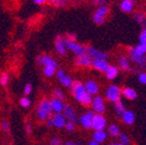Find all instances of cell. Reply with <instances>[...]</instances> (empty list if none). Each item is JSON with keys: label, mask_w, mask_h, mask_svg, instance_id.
Wrapping results in <instances>:
<instances>
[{"label": "cell", "mask_w": 146, "mask_h": 145, "mask_svg": "<svg viewBox=\"0 0 146 145\" xmlns=\"http://www.w3.org/2000/svg\"><path fill=\"white\" fill-rule=\"evenodd\" d=\"M70 88H72V92H73L74 96L79 103H81L84 106L91 105L92 96L86 92V90L84 88V84H82L80 81H74Z\"/></svg>", "instance_id": "1"}, {"label": "cell", "mask_w": 146, "mask_h": 145, "mask_svg": "<svg viewBox=\"0 0 146 145\" xmlns=\"http://www.w3.org/2000/svg\"><path fill=\"white\" fill-rule=\"evenodd\" d=\"M36 114L40 120H48L50 116H52V110L50 107V100H44L39 103L37 107Z\"/></svg>", "instance_id": "2"}, {"label": "cell", "mask_w": 146, "mask_h": 145, "mask_svg": "<svg viewBox=\"0 0 146 145\" xmlns=\"http://www.w3.org/2000/svg\"><path fill=\"white\" fill-rule=\"evenodd\" d=\"M64 45L66 47V49H70L72 52L76 54L78 57L83 56L86 54V48H84L82 45L78 44L76 42H70V41H64Z\"/></svg>", "instance_id": "3"}, {"label": "cell", "mask_w": 146, "mask_h": 145, "mask_svg": "<svg viewBox=\"0 0 146 145\" xmlns=\"http://www.w3.org/2000/svg\"><path fill=\"white\" fill-rule=\"evenodd\" d=\"M86 54H87L92 60H107L108 57H109L106 52L100 51L93 47L86 48Z\"/></svg>", "instance_id": "4"}, {"label": "cell", "mask_w": 146, "mask_h": 145, "mask_svg": "<svg viewBox=\"0 0 146 145\" xmlns=\"http://www.w3.org/2000/svg\"><path fill=\"white\" fill-rule=\"evenodd\" d=\"M120 95H121V90L120 88L116 85H111L108 87L107 91H106V98L110 100V102H118L120 100Z\"/></svg>", "instance_id": "5"}, {"label": "cell", "mask_w": 146, "mask_h": 145, "mask_svg": "<svg viewBox=\"0 0 146 145\" xmlns=\"http://www.w3.org/2000/svg\"><path fill=\"white\" fill-rule=\"evenodd\" d=\"M107 126V120L103 116V114H94L92 118V124L91 128L94 131H104Z\"/></svg>", "instance_id": "6"}, {"label": "cell", "mask_w": 146, "mask_h": 145, "mask_svg": "<svg viewBox=\"0 0 146 145\" xmlns=\"http://www.w3.org/2000/svg\"><path fill=\"white\" fill-rule=\"evenodd\" d=\"M91 106H92L93 111H96V114H103L106 110L105 108V103H104V98L100 96V95H96V98H93L91 100Z\"/></svg>", "instance_id": "7"}, {"label": "cell", "mask_w": 146, "mask_h": 145, "mask_svg": "<svg viewBox=\"0 0 146 145\" xmlns=\"http://www.w3.org/2000/svg\"><path fill=\"white\" fill-rule=\"evenodd\" d=\"M62 115L64 116L65 119H68V121H72V122H77L78 118H77L76 111L70 105H64L63 111H62Z\"/></svg>", "instance_id": "8"}, {"label": "cell", "mask_w": 146, "mask_h": 145, "mask_svg": "<svg viewBox=\"0 0 146 145\" xmlns=\"http://www.w3.org/2000/svg\"><path fill=\"white\" fill-rule=\"evenodd\" d=\"M93 113L92 111H88L85 114H83L80 117V122H81L82 126L85 128H91V124H92V118H93Z\"/></svg>", "instance_id": "9"}, {"label": "cell", "mask_w": 146, "mask_h": 145, "mask_svg": "<svg viewBox=\"0 0 146 145\" xmlns=\"http://www.w3.org/2000/svg\"><path fill=\"white\" fill-rule=\"evenodd\" d=\"M129 57H131V60H132V61H134L140 67H145L146 63H145V61H144V56L137 55L133 48H129Z\"/></svg>", "instance_id": "10"}, {"label": "cell", "mask_w": 146, "mask_h": 145, "mask_svg": "<svg viewBox=\"0 0 146 145\" xmlns=\"http://www.w3.org/2000/svg\"><path fill=\"white\" fill-rule=\"evenodd\" d=\"M50 107L51 110L54 111L55 113H62L63 108H64V104L61 100L54 98L50 100Z\"/></svg>", "instance_id": "11"}, {"label": "cell", "mask_w": 146, "mask_h": 145, "mask_svg": "<svg viewBox=\"0 0 146 145\" xmlns=\"http://www.w3.org/2000/svg\"><path fill=\"white\" fill-rule=\"evenodd\" d=\"M37 61H38L39 64H42L45 67H57V62L54 60L52 57H50L49 55H42L39 56L38 58H37Z\"/></svg>", "instance_id": "12"}, {"label": "cell", "mask_w": 146, "mask_h": 145, "mask_svg": "<svg viewBox=\"0 0 146 145\" xmlns=\"http://www.w3.org/2000/svg\"><path fill=\"white\" fill-rule=\"evenodd\" d=\"M52 120H53V126L57 128H64L65 123H66V119L62 115V113H55L54 116L52 117Z\"/></svg>", "instance_id": "13"}, {"label": "cell", "mask_w": 146, "mask_h": 145, "mask_svg": "<svg viewBox=\"0 0 146 145\" xmlns=\"http://www.w3.org/2000/svg\"><path fill=\"white\" fill-rule=\"evenodd\" d=\"M84 88H85V90H86V92H87L89 95H91V96H92L93 94H96L98 92V89H100L98 83L92 81V80H89V81L86 82V83L84 84Z\"/></svg>", "instance_id": "14"}, {"label": "cell", "mask_w": 146, "mask_h": 145, "mask_svg": "<svg viewBox=\"0 0 146 145\" xmlns=\"http://www.w3.org/2000/svg\"><path fill=\"white\" fill-rule=\"evenodd\" d=\"M121 118H122V120H123V122L125 123V124L131 126V124H133V123L135 122L136 116H135V113L133 111H131V110H125L124 113L122 114V116H121Z\"/></svg>", "instance_id": "15"}, {"label": "cell", "mask_w": 146, "mask_h": 145, "mask_svg": "<svg viewBox=\"0 0 146 145\" xmlns=\"http://www.w3.org/2000/svg\"><path fill=\"white\" fill-rule=\"evenodd\" d=\"M55 48H56V51L60 55H65L66 54V47H65L64 41H63L61 36H58L56 41H55Z\"/></svg>", "instance_id": "16"}, {"label": "cell", "mask_w": 146, "mask_h": 145, "mask_svg": "<svg viewBox=\"0 0 146 145\" xmlns=\"http://www.w3.org/2000/svg\"><path fill=\"white\" fill-rule=\"evenodd\" d=\"M92 67L96 69V70L100 71V72H106V70L109 67V63H108L107 60H93L92 61Z\"/></svg>", "instance_id": "17"}, {"label": "cell", "mask_w": 146, "mask_h": 145, "mask_svg": "<svg viewBox=\"0 0 146 145\" xmlns=\"http://www.w3.org/2000/svg\"><path fill=\"white\" fill-rule=\"evenodd\" d=\"M92 59L90 58L87 54H85V55L80 56L77 58L76 63L79 65H83V67H90V65H92Z\"/></svg>", "instance_id": "18"}, {"label": "cell", "mask_w": 146, "mask_h": 145, "mask_svg": "<svg viewBox=\"0 0 146 145\" xmlns=\"http://www.w3.org/2000/svg\"><path fill=\"white\" fill-rule=\"evenodd\" d=\"M122 95H123L124 98H127V100H135L137 98V92H136L135 89H133V88H129V87H127V88H123L122 91H121Z\"/></svg>", "instance_id": "19"}, {"label": "cell", "mask_w": 146, "mask_h": 145, "mask_svg": "<svg viewBox=\"0 0 146 145\" xmlns=\"http://www.w3.org/2000/svg\"><path fill=\"white\" fill-rule=\"evenodd\" d=\"M105 74H106V77L109 80H113L118 76V69L116 67H114V65H109L108 69L106 70V72H105Z\"/></svg>", "instance_id": "20"}, {"label": "cell", "mask_w": 146, "mask_h": 145, "mask_svg": "<svg viewBox=\"0 0 146 145\" xmlns=\"http://www.w3.org/2000/svg\"><path fill=\"white\" fill-rule=\"evenodd\" d=\"M106 139H107V133L105 131H96L93 133V141H96L98 144L104 142Z\"/></svg>", "instance_id": "21"}, {"label": "cell", "mask_w": 146, "mask_h": 145, "mask_svg": "<svg viewBox=\"0 0 146 145\" xmlns=\"http://www.w3.org/2000/svg\"><path fill=\"white\" fill-rule=\"evenodd\" d=\"M134 9V2L131 0H123L120 3V9L124 13H131Z\"/></svg>", "instance_id": "22"}, {"label": "cell", "mask_w": 146, "mask_h": 145, "mask_svg": "<svg viewBox=\"0 0 146 145\" xmlns=\"http://www.w3.org/2000/svg\"><path fill=\"white\" fill-rule=\"evenodd\" d=\"M118 63L120 65V67L122 70L124 71H127L129 70V60L127 58V57H124V56H119L118 57Z\"/></svg>", "instance_id": "23"}, {"label": "cell", "mask_w": 146, "mask_h": 145, "mask_svg": "<svg viewBox=\"0 0 146 145\" xmlns=\"http://www.w3.org/2000/svg\"><path fill=\"white\" fill-rule=\"evenodd\" d=\"M135 53L139 56H145L146 55V45H142V44H139L135 48H133Z\"/></svg>", "instance_id": "24"}, {"label": "cell", "mask_w": 146, "mask_h": 145, "mask_svg": "<svg viewBox=\"0 0 146 145\" xmlns=\"http://www.w3.org/2000/svg\"><path fill=\"white\" fill-rule=\"evenodd\" d=\"M59 82H60V83L65 87H72V85H73V83H74L73 79L70 78V76H68V75L63 76V77L59 80Z\"/></svg>", "instance_id": "25"}, {"label": "cell", "mask_w": 146, "mask_h": 145, "mask_svg": "<svg viewBox=\"0 0 146 145\" xmlns=\"http://www.w3.org/2000/svg\"><path fill=\"white\" fill-rule=\"evenodd\" d=\"M115 111H116V113H117V115L119 116V117H121L122 114L124 113V111H125V109H124V105L122 104L121 100H118V102H116L115 103Z\"/></svg>", "instance_id": "26"}, {"label": "cell", "mask_w": 146, "mask_h": 145, "mask_svg": "<svg viewBox=\"0 0 146 145\" xmlns=\"http://www.w3.org/2000/svg\"><path fill=\"white\" fill-rule=\"evenodd\" d=\"M108 132H109V134L112 137H117L120 134L119 128H118V126H116V124H111V126L108 128Z\"/></svg>", "instance_id": "27"}, {"label": "cell", "mask_w": 146, "mask_h": 145, "mask_svg": "<svg viewBox=\"0 0 146 145\" xmlns=\"http://www.w3.org/2000/svg\"><path fill=\"white\" fill-rule=\"evenodd\" d=\"M44 75L47 76V77H52V76L55 74L56 72V67H44Z\"/></svg>", "instance_id": "28"}, {"label": "cell", "mask_w": 146, "mask_h": 145, "mask_svg": "<svg viewBox=\"0 0 146 145\" xmlns=\"http://www.w3.org/2000/svg\"><path fill=\"white\" fill-rule=\"evenodd\" d=\"M108 11H109V9H108L107 6H100V7L96 9V15H98V16H101V17L105 18L106 16H107Z\"/></svg>", "instance_id": "29"}, {"label": "cell", "mask_w": 146, "mask_h": 145, "mask_svg": "<svg viewBox=\"0 0 146 145\" xmlns=\"http://www.w3.org/2000/svg\"><path fill=\"white\" fill-rule=\"evenodd\" d=\"M20 105L23 107V108H27L31 105V100H29L28 96H23L20 100Z\"/></svg>", "instance_id": "30"}, {"label": "cell", "mask_w": 146, "mask_h": 145, "mask_svg": "<svg viewBox=\"0 0 146 145\" xmlns=\"http://www.w3.org/2000/svg\"><path fill=\"white\" fill-rule=\"evenodd\" d=\"M9 76L7 74H2L1 77H0V84L2 85V86H5L9 84Z\"/></svg>", "instance_id": "31"}, {"label": "cell", "mask_w": 146, "mask_h": 145, "mask_svg": "<svg viewBox=\"0 0 146 145\" xmlns=\"http://www.w3.org/2000/svg\"><path fill=\"white\" fill-rule=\"evenodd\" d=\"M136 20H137L138 22L140 23L141 25L143 26V27H145V17H144V15L143 14H141V13H139V14H136L135 16Z\"/></svg>", "instance_id": "32"}, {"label": "cell", "mask_w": 146, "mask_h": 145, "mask_svg": "<svg viewBox=\"0 0 146 145\" xmlns=\"http://www.w3.org/2000/svg\"><path fill=\"white\" fill-rule=\"evenodd\" d=\"M119 140L121 144L123 145H127L129 143V138L125 134H119Z\"/></svg>", "instance_id": "33"}, {"label": "cell", "mask_w": 146, "mask_h": 145, "mask_svg": "<svg viewBox=\"0 0 146 145\" xmlns=\"http://www.w3.org/2000/svg\"><path fill=\"white\" fill-rule=\"evenodd\" d=\"M139 42L142 45H146V28L142 30V32L140 33V36H139Z\"/></svg>", "instance_id": "34"}, {"label": "cell", "mask_w": 146, "mask_h": 145, "mask_svg": "<svg viewBox=\"0 0 146 145\" xmlns=\"http://www.w3.org/2000/svg\"><path fill=\"white\" fill-rule=\"evenodd\" d=\"M54 94L56 96V98H59V100H63L64 98V94H63V92H62L61 89H59V88H56V89L54 90Z\"/></svg>", "instance_id": "35"}, {"label": "cell", "mask_w": 146, "mask_h": 145, "mask_svg": "<svg viewBox=\"0 0 146 145\" xmlns=\"http://www.w3.org/2000/svg\"><path fill=\"white\" fill-rule=\"evenodd\" d=\"M64 128H66V131H68V133H72V132L75 130V123L72 122V121H66Z\"/></svg>", "instance_id": "36"}, {"label": "cell", "mask_w": 146, "mask_h": 145, "mask_svg": "<svg viewBox=\"0 0 146 145\" xmlns=\"http://www.w3.org/2000/svg\"><path fill=\"white\" fill-rule=\"evenodd\" d=\"M93 21L96 23V24H103L105 22V18L98 16V15H93Z\"/></svg>", "instance_id": "37"}, {"label": "cell", "mask_w": 146, "mask_h": 145, "mask_svg": "<svg viewBox=\"0 0 146 145\" xmlns=\"http://www.w3.org/2000/svg\"><path fill=\"white\" fill-rule=\"evenodd\" d=\"M138 81L141 84H146V72H141L138 76Z\"/></svg>", "instance_id": "38"}, {"label": "cell", "mask_w": 146, "mask_h": 145, "mask_svg": "<svg viewBox=\"0 0 146 145\" xmlns=\"http://www.w3.org/2000/svg\"><path fill=\"white\" fill-rule=\"evenodd\" d=\"M31 91H32V85L31 84H26L25 87H24V93H25L26 95H28L31 93Z\"/></svg>", "instance_id": "39"}, {"label": "cell", "mask_w": 146, "mask_h": 145, "mask_svg": "<svg viewBox=\"0 0 146 145\" xmlns=\"http://www.w3.org/2000/svg\"><path fill=\"white\" fill-rule=\"evenodd\" d=\"M60 144H61V141L57 137H54V138L51 139V145H60Z\"/></svg>", "instance_id": "40"}, {"label": "cell", "mask_w": 146, "mask_h": 145, "mask_svg": "<svg viewBox=\"0 0 146 145\" xmlns=\"http://www.w3.org/2000/svg\"><path fill=\"white\" fill-rule=\"evenodd\" d=\"M56 76H57V79H58V80H60V79H61L63 76H65L64 71L58 70V71H57V72H56Z\"/></svg>", "instance_id": "41"}, {"label": "cell", "mask_w": 146, "mask_h": 145, "mask_svg": "<svg viewBox=\"0 0 146 145\" xmlns=\"http://www.w3.org/2000/svg\"><path fill=\"white\" fill-rule=\"evenodd\" d=\"M53 4H55V5H58V6H63L65 5V1H53Z\"/></svg>", "instance_id": "42"}, {"label": "cell", "mask_w": 146, "mask_h": 145, "mask_svg": "<svg viewBox=\"0 0 146 145\" xmlns=\"http://www.w3.org/2000/svg\"><path fill=\"white\" fill-rule=\"evenodd\" d=\"M2 128L4 131H7V130H9V122H7L6 120L2 121Z\"/></svg>", "instance_id": "43"}, {"label": "cell", "mask_w": 146, "mask_h": 145, "mask_svg": "<svg viewBox=\"0 0 146 145\" xmlns=\"http://www.w3.org/2000/svg\"><path fill=\"white\" fill-rule=\"evenodd\" d=\"M25 128H26V133H27V134H30L31 133V126L30 124H29V123H26Z\"/></svg>", "instance_id": "44"}, {"label": "cell", "mask_w": 146, "mask_h": 145, "mask_svg": "<svg viewBox=\"0 0 146 145\" xmlns=\"http://www.w3.org/2000/svg\"><path fill=\"white\" fill-rule=\"evenodd\" d=\"M47 126H48V128L53 126V120H52V118H50V119L47 120Z\"/></svg>", "instance_id": "45"}, {"label": "cell", "mask_w": 146, "mask_h": 145, "mask_svg": "<svg viewBox=\"0 0 146 145\" xmlns=\"http://www.w3.org/2000/svg\"><path fill=\"white\" fill-rule=\"evenodd\" d=\"M33 3H35V4H42V3H45V0H34Z\"/></svg>", "instance_id": "46"}, {"label": "cell", "mask_w": 146, "mask_h": 145, "mask_svg": "<svg viewBox=\"0 0 146 145\" xmlns=\"http://www.w3.org/2000/svg\"><path fill=\"white\" fill-rule=\"evenodd\" d=\"M88 145H101V144H98V143H96V141H93L92 140V141H90V142L88 143Z\"/></svg>", "instance_id": "47"}, {"label": "cell", "mask_w": 146, "mask_h": 145, "mask_svg": "<svg viewBox=\"0 0 146 145\" xmlns=\"http://www.w3.org/2000/svg\"><path fill=\"white\" fill-rule=\"evenodd\" d=\"M65 145H78V144L75 143V142H72V141H68V142L65 143Z\"/></svg>", "instance_id": "48"}, {"label": "cell", "mask_w": 146, "mask_h": 145, "mask_svg": "<svg viewBox=\"0 0 146 145\" xmlns=\"http://www.w3.org/2000/svg\"><path fill=\"white\" fill-rule=\"evenodd\" d=\"M113 145H123V144H121V143L119 142V143H114V144H113Z\"/></svg>", "instance_id": "49"}, {"label": "cell", "mask_w": 146, "mask_h": 145, "mask_svg": "<svg viewBox=\"0 0 146 145\" xmlns=\"http://www.w3.org/2000/svg\"><path fill=\"white\" fill-rule=\"evenodd\" d=\"M144 61H145V63H146V55L144 56Z\"/></svg>", "instance_id": "50"}, {"label": "cell", "mask_w": 146, "mask_h": 145, "mask_svg": "<svg viewBox=\"0 0 146 145\" xmlns=\"http://www.w3.org/2000/svg\"><path fill=\"white\" fill-rule=\"evenodd\" d=\"M109 145H113V144H109Z\"/></svg>", "instance_id": "51"}]
</instances>
